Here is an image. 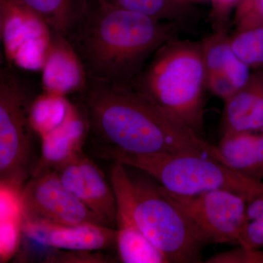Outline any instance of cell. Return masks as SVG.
Segmentation results:
<instances>
[{"mask_svg": "<svg viewBox=\"0 0 263 263\" xmlns=\"http://www.w3.org/2000/svg\"><path fill=\"white\" fill-rule=\"evenodd\" d=\"M13 67L0 72V181L22 192L42 156L41 138L33 127L31 107L35 99Z\"/></svg>", "mask_w": 263, "mask_h": 263, "instance_id": "cell-6", "label": "cell"}, {"mask_svg": "<svg viewBox=\"0 0 263 263\" xmlns=\"http://www.w3.org/2000/svg\"><path fill=\"white\" fill-rule=\"evenodd\" d=\"M186 1H188V0H186Z\"/></svg>", "mask_w": 263, "mask_h": 263, "instance_id": "cell-27", "label": "cell"}, {"mask_svg": "<svg viewBox=\"0 0 263 263\" xmlns=\"http://www.w3.org/2000/svg\"><path fill=\"white\" fill-rule=\"evenodd\" d=\"M76 103L86 115L95 152L195 153L226 164L217 146L130 88L89 79Z\"/></svg>", "mask_w": 263, "mask_h": 263, "instance_id": "cell-1", "label": "cell"}, {"mask_svg": "<svg viewBox=\"0 0 263 263\" xmlns=\"http://www.w3.org/2000/svg\"><path fill=\"white\" fill-rule=\"evenodd\" d=\"M238 246L263 248V190L247 205V222Z\"/></svg>", "mask_w": 263, "mask_h": 263, "instance_id": "cell-22", "label": "cell"}, {"mask_svg": "<svg viewBox=\"0 0 263 263\" xmlns=\"http://www.w3.org/2000/svg\"><path fill=\"white\" fill-rule=\"evenodd\" d=\"M236 30L263 27V0H240L235 8Z\"/></svg>", "mask_w": 263, "mask_h": 263, "instance_id": "cell-23", "label": "cell"}, {"mask_svg": "<svg viewBox=\"0 0 263 263\" xmlns=\"http://www.w3.org/2000/svg\"><path fill=\"white\" fill-rule=\"evenodd\" d=\"M70 103L65 96L48 91L36 96L31 107V121L41 138L63 122Z\"/></svg>", "mask_w": 263, "mask_h": 263, "instance_id": "cell-20", "label": "cell"}, {"mask_svg": "<svg viewBox=\"0 0 263 263\" xmlns=\"http://www.w3.org/2000/svg\"><path fill=\"white\" fill-rule=\"evenodd\" d=\"M88 136L89 124L86 115L77 104L70 102L63 122L41 137L42 156L36 171L52 169L82 151Z\"/></svg>", "mask_w": 263, "mask_h": 263, "instance_id": "cell-13", "label": "cell"}, {"mask_svg": "<svg viewBox=\"0 0 263 263\" xmlns=\"http://www.w3.org/2000/svg\"><path fill=\"white\" fill-rule=\"evenodd\" d=\"M1 40L10 65L42 70L52 39L46 22L20 0L0 1Z\"/></svg>", "mask_w": 263, "mask_h": 263, "instance_id": "cell-8", "label": "cell"}, {"mask_svg": "<svg viewBox=\"0 0 263 263\" xmlns=\"http://www.w3.org/2000/svg\"><path fill=\"white\" fill-rule=\"evenodd\" d=\"M177 25L102 0H87L82 18L67 39L89 79L128 88L156 52L176 37Z\"/></svg>", "mask_w": 263, "mask_h": 263, "instance_id": "cell-2", "label": "cell"}, {"mask_svg": "<svg viewBox=\"0 0 263 263\" xmlns=\"http://www.w3.org/2000/svg\"><path fill=\"white\" fill-rule=\"evenodd\" d=\"M41 72L44 91L62 96L80 92L89 81L84 65L70 42L53 31Z\"/></svg>", "mask_w": 263, "mask_h": 263, "instance_id": "cell-12", "label": "cell"}, {"mask_svg": "<svg viewBox=\"0 0 263 263\" xmlns=\"http://www.w3.org/2000/svg\"><path fill=\"white\" fill-rule=\"evenodd\" d=\"M240 0H212V18L215 30L226 29L232 10Z\"/></svg>", "mask_w": 263, "mask_h": 263, "instance_id": "cell-26", "label": "cell"}, {"mask_svg": "<svg viewBox=\"0 0 263 263\" xmlns=\"http://www.w3.org/2000/svg\"><path fill=\"white\" fill-rule=\"evenodd\" d=\"M60 181L109 227L117 226V203L111 184L82 151L53 167Z\"/></svg>", "mask_w": 263, "mask_h": 263, "instance_id": "cell-10", "label": "cell"}, {"mask_svg": "<svg viewBox=\"0 0 263 263\" xmlns=\"http://www.w3.org/2000/svg\"><path fill=\"white\" fill-rule=\"evenodd\" d=\"M230 46L243 63L255 70H263V27L236 30L230 37Z\"/></svg>", "mask_w": 263, "mask_h": 263, "instance_id": "cell-21", "label": "cell"}, {"mask_svg": "<svg viewBox=\"0 0 263 263\" xmlns=\"http://www.w3.org/2000/svg\"><path fill=\"white\" fill-rule=\"evenodd\" d=\"M263 131V70L224 101L222 133Z\"/></svg>", "mask_w": 263, "mask_h": 263, "instance_id": "cell-14", "label": "cell"}, {"mask_svg": "<svg viewBox=\"0 0 263 263\" xmlns=\"http://www.w3.org/2000/svg\"><path fill=\"white\" fill-rule=\"evenodd\" d=\"M206 87L224 102L238 90L228 76L219 72L206 74Z\"/></svg>", "mask_w": 263, "mask_h": 263, "instance_id": "cell-25", "label": "cell"}, {"mask_svg": "<svg viewBox=\"0 0 263 263\" xmlns=\"http://www.w3.org/2000/svg\"><path fill=\"white\" fill-rule=\"evenodd\" d=\"M105 3L160 21L177 23L193 14L186 0H102Z\"/></svg>", "mask_w": 263, "mask_h": 263, "instance_id": "cell-19", "label": "cell"}, {"mask_svg": "<svg viewBox=\"0 0 263 263\" xmlns=\"http://www.w3.org/2000/svg\"><path fill=\"white\" fill-rule=\"evenodd\" d=\"M205 263H263V248H248L238 246L237 248L214 254Z\"/></svg>", "mask_w": 263, "mask_h": 263, "instance_id": "cell-24", "label": "cell"}, {"mask_svg": "<svg viewBox=\"0 0 263 263\" xmlns=\"http://www.w3.org/2000/svg\"><path fill=\"white\" fill-rule=\"evenodd\" d=\"M23 220L108 226L60 181L54 171L40 170L21 192Z\"/></svg>", "mask_w": 263, "mask_h": 263, "instance_id": "cell-9", "label": "cell"}, {"mask_svg": "<svg viewBox=\"0 0 263 263\" xmlns=\"http://www.w3.org/2000/svg\"><path fill=\"white\" fill-rule=\"evenodd\" d=\"M22 232L41 245L74 252L103 250L117 245V230L100 224L23 220Z\"/></svg>", "mask_w": 263, "mask_h": 263, "instance_id": "cell-11", "label": "cell"}, {"mask_svg": "<svg viewBox=\"0 0 263 263\" xmlns=\"http://www.w3.org/2000/svg\"><path fill=\"white\" fill-rule=\"evenodd\" d=\"M202 42V56L206 74L223 73L239 89L252 75L250 67L235 55L230 46L226 29L215 30Z\"/></svg>", "mask_w": 263, "mask_h": 263, "instance_id": "cell-16", "label": "cell"}, {"mask_svg": "<svg viewBox=\"0 0 263 263\" xmlns=\"http://www.w3.org/2000/svg\"><path fill=\"white\" fill-rule=\"evenodd\" d=\"M216 146L228 167L249 179L262 181L263 131L222 133Z\"/></svg>", "mask_w": 263, "mask_h": 263, "instance_id": "cell-15", "label": "cell"}, {"mask_svg": "<svg viewBox=\"0 0 263 263\" xmlns=\"http://www.w3.org/2000/svg\"><path fill=\"white\" fill-rule=\"evenodd\" d=\"M126 167L114 162L110 167L117 216L133 222L169 263L201 262L203 245L160 185L132 178Z\"/></svg>", "mask_w": 263, "mask_h": 263, "instance_id": "cell-4", "label": "cell"}, {"mask_svg": "<svg viewBox=\"0 0 263 263\" xmlns=\"http://www.w3.org/2000/svg\"><path fill=\"white\" fill-rule=\"evenodd\" d=\"M161 188L182 214L202 245L211 243L240 245L247 222L249 202L245 197L226 190L185 196L171 193L162 186Z\"/></svg>", "mask_w": 263, "mask_h": 263, "instance_id": "cell-7", "label": "cell"}, {"mask_svg": "<svg viewBox=\"0 0 263 263\" xmlns=\"http://www.w3.org/2000/svg\"><path fill=\"white\" fill-rule=\"evenodd\" d=\"M96 155L103 160L120 162L146 173L176 195L191 196L226 190L241 195L249 202L263 190L262 181L249 179L226 164L198 154L135 155L103 150L96 152Z\"/></svg>", "mask_w": 263, "mask_h": 263, "instance_id": "cell-5", "label": "cell"}, {"mask_svg": "<svg viewBox=\"0 0 263 263\" xmlns=\"http://www.w3.org/2000/svg\"><path fill=\"white\" fill-rule=\"evenodd\" d=\"M128 88L138 91L200 136L206 70L202 42L165 43Z\"/></svg>", "mask_w": 263, "mask_h": 263, "instance_id": "cell-3", "label": "cell"}, {"mask_svg": "<svg viewBox=\"0 0 263 263\" xmlns=\"http://www.w3.org/2000/svg\"><path fill=\"white\" fill-rule=\"evenodd\" d=\"M46 22L53 32L67 38L82 18L87 0H20Z\"/></svg>", "mask_w": 263, "mask_h": 263, "instance_id": "cell-18", "label": "cell"}, {"mask_svg": "<svg viewBox=\"0 0 263 263\" xmlns=\"http://www.w3.org/2000/svg\"><path fill=\"white\" fill-rule=\"evenodd\" d=\"M117 247L119 260L124 263H169L141 230L131 221L117 216Z\"/></svg>", "mask_w": 263, "mask_h": 263, "instance_id": "cell-17", "label": "cell"}]
</instances>
